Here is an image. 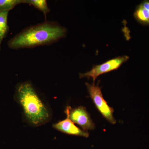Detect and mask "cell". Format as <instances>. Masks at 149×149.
<instances>
[{"mask_svg":"<svg viewBox=\"0 0 149 149\" xmlns=\"http://www.w3.org/2000/svg\"><path fill=\"white\" fill-rule=\"evenodd\" d=\"M133 16L140 24L149 26V0L143 1L137 6Z\"/></svg>","mask_w":149,"mask_h":149,"instance_id":"7","label":"cell"},{"mask_svg":"<svg viewBox=\"0 0 149 149\" xmlns=\"http://www.w3.org/2000/svg\"><path fill=\"white\" fill-rule=\"evenodd\" d=\"M9 11H0V37L4 38L8 30V17Z\"/></svg>","mask_w":149,"mask_h":149,"instance_id":"9","label":"cell"},{"mask_svg":"<svg viewBox=\"0 0 149 149\" xmlns=\"http://www.w3.org/2000/svg\"><path fill=\"white\" fill-rule=\"evenodd\" d=\"M66 33V28L61 25L46 22L20 32L9 42L8 46L16 49L48 45L65 37Z\"/></svg>","mask_w":149,"mask_h":149,"instance_id":"1","label":"cell"},{"mask_svg":"<svg viewBox=\"0 0 149 149\" xmlns=\"http://www.w3.org/2000/svg\"><path fill=\"white\" fill-rule=\"evenodd\" d=\"M24 3L32 5L39 10L42 12L45 16L49 12L50 9L45 0H24Z\"/></svg>","mask_w":149,"mask_h":149,"instance_id":"8","label":"cell"},{"mask_svg":"<svg viewBox=\"0 0 149 149\" xmlns=\"http://www.w3.org/2000/svg\"><path fill=\"white\" fill-rule=\"evenodd\" d=\"M65 113L71 121L80 125L84 131L93 130L95 128L90 115L84 107L81 106L72 109L69 106H67Z\"/></svg>","mask_w":149,"mask_h":149,"instance_id":"5","label":"cell"},{"mask_svg":"<svg viewBox=\"0 0 149 149\" xmlns=\"http://www.w3.org/2000/svg\"><path fill=\"white\" fill-rule=\"evenodd\" d=\"M15 98L21 107L24 117L29 124L38 126L50 120L49 109L29 82L17 85Z\"/></svg>","mask_w":149,"mask_h":149,"instance_id":"2","label":"cell"},{"mask_svg":"<svg viewBox=\"0 0 149 149\" xmlns=\"http://www.w3.org/2000/svg\"><path fill=\"white\" fill-rule=\"evenodd\" d=\"M88 92L90 97L102 115L108 121L112 124L116 123V120L113 116L114 109L107 104L103 96L100 87L98 85L86 83Z\"/></svg>","mask_w":149,"mask_h":149,"instance_id":"3","label":"cell"},{"mask_svg":"<svg viewBox=\"0 0 149 149\" xmlns=\"http://www.w3.org/2000/svg\"><path fill=\"white\" fill-rule=\"evenodd\" d=\"M24 0H0V11H9Z\"/></svg>","mask_w":149,"mask_h":149,"instance_id":"10","label":"cell"},{"mask_svg":"<svg viewBox=\"0 0 149 149\" xmlns=\"http://www.w3.org/2000/svg\"><path fill=\"white\" fill-rule=\"evenodd\" d=\"M2 40L1 38V37H0V45H1V42Z\"/></svg>","mask_w":149,"mask_h":149,"instance_id":"11","label":"cell"},{"mask_svg":"<svg viewBox=\"0 0 149 149\" xmlns=\"http://www.w3.org/2000/svg\"><path fill=\"white\" fill-rule=\"evenodd\" d=\"M53 127L60 132L68 135L82 136L86 138L89 136L88 132L81 130L77 127L68 116L64 120H61L54 124Z\"/></svg>","mask_w":149,"mask_h":149,"instance_id":"6","label":"cell"},{"mask_svg":"<svg viewBox=\"0 0 149 149\" xmlns=\"http://www.w3.org/2000/svg\"><path fill=\"white\" fill-rule=\"evenodd\" d=\"M129 59V57L128 56H118L101 64L94 65L90 71L85 73H80L79 76L80 78H92L95 83V81L99 76L118 69Z\"/></svg>","mask_w":149,"mask_h":149,"instance_id":"4","label":"cell"}]
</instances>
